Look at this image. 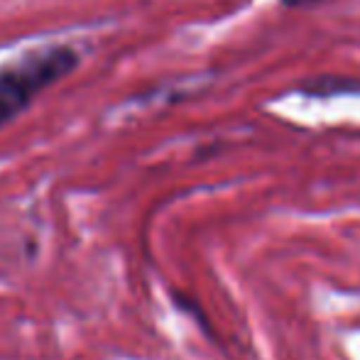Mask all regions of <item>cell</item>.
Wrapping results in <instances>:
<instances>
[{"instance_id":"2","label":"cell","mask_w":360,"mask_h":360,"mask_svg":"<svg viewBox=\"0 0 360 360\" xmlns=\"http://www.w3.org/2000/svg\"><path fill=\"white\" fill-rule=\"evenodd\" d=\"M297 94L307 98H338V96H360V79L348 74H316L299 81Z\"/></svg>"},{"instance_id":"3","label":"cell","mask_w":360,"mask_h":360,"mask_svg":"<svg viewBox=\"0 0 360 360\" xmlns=\"http://www.w3.org/2000/svg\"><path fill=\"white\" fill-rule=\"evenodd\" d=\"M277 3L287 10H302V8H316V5L323 3H336V0H277Z\"/></svg>"},{"instance_id":"1","label":"cell","mask_w":360,"mask_h":360,"mask_svg":"<svg viewBox=\"0 0 360 360\" xmlns=\"http://www.w3.org/2000/svg\"><path fill=\"white\" fill-rule=\"evenodd\" d=\"M81 64V52L72 44H44L0 67V128L13 123L37 96L67 79Z\"/></svg>"}]
</instances>
